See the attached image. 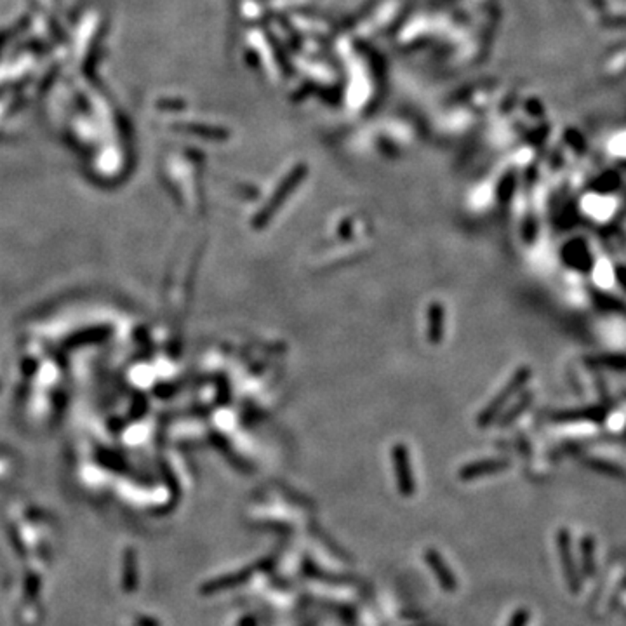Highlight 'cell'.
I'll use <instances>...</instances> for the list:
<instances>
[{"mask_svg": "<svg viewBox=\"0 0 626 626\" xmlns=\"http://www.w3.org/2000/svg\"><path fill=\"white\" fill-rule=\"evenodd\" d=\"M393 458V470H395V480L399 492L402 496H413L414 492V477L413 468H410L409 450L406 444H395L392 449Z\"/></svg>", "mask_w": 626, "mask_h": 626, "instance_id": "6da1fadb", "label": "cell"}, {"mask_svg": "<svg viewBox=\"0 0 626 626\" xmlns=\"http://www.w3.org/2000/svg\"><path fill=\"white\" fill-rule=\"evenodd\" d=\"M300 178H301L300 172H294V174H291V176L287 178V180L284 181L282 185H280V188H278V190L275 191L273 197H271L270 200H268V204L264 205L263 209H261V213L256 216V220H254V228H264V227H267L268 221H270L271 218L275 216V213H277L278 209H280V205H282L284 202H286V198L289 197L291 191H293L294 188H296V185H298V181H300Z\"/></svg>", "mask_w": 626, "mask_h": 626, "instance_id": "7a4b0ae2", "label": "cell"}, {"mask_svg": "<svg viewBox=\"0 0 626 626\" xmlns=\"http://www.w3.org/2000/svg\"><path fill=\"white\" fill-rule=\"evenodd\" d=\"M525 377H528V371H520V373H517L515 376L512 377V381H510L508 385H506V388L503 390V392L499 393L498 397H494V399H492V402L489 404V406H487L486 409L482 410V413H480V416H479V425L480 426L489 425V423H491L492 419H494V417L498 416L499 410H501V407L506 404V400H508L510 397L513 395V392H515V390L519 388V386L522 385V383H524Z\"/></svg>", "mask_w": 626, "mask_h": 626, "instance_id": "3957f363", "label": "cell"}, {"mask_svg": "<svg viewBox=\"0 0 626 626\" xmlns=\"http://www.w3.org/2000/svg\"><path fill=\"white\" fill-rule=\"evenodd\" d=\"M258 567H260V565H254V567H246L238 572H233V574L221 576V578L213 579V581L204 583V585L200 586V594L213 595V594H220V592H225V590L235 588V586H240L242 583L247 581V579L254 574V571H256Z\"/></svg>", "mask_w": 626, "mask_h": 626, "instance_id": "277c9868", "label": "cell"}, {"mask_svg": "<svg viewBox=\"0 0 626 626\" xmlns=\"http://www.w3.org/2000/svg\"><path fill=\"white\" fill-rule=\"evenodd\" d=\"M425 561H426V564L432 567L433 574H435V578L439 579L440 586H442L446 592H455L456 578H455V574L450 572L449 565L444 562L442 555H440L439 552H435V550H426Z\"/></svg>", "mask_w": 626, "mask_h": 626, "instance_id": "5b68a950", "label": "cell"}, {"mask_svg": "<svg viewBox=\"0 0 626 626\" xmlns=\"http://www.w3.org/2000/svg\"><path fill=\"white\" fill-rule=\"evenodd\" d=\"M444 324H446V311L439 301H433L426 313V337L430 343L439 344L444 337Z\"/></svg>", "mask_w": 626, "mask_h": 626, "instance_id": "8992f818", "label": "cell"}, {"mask_svg": "<svg viewBox=\"0 0 626 626\" xmlns=\"http://www.w3.org/2000/svg\"><path fill=\"white\" fill-rule=\"evenodd\" d=\"M506 466H508V463L501 461V459H482V461L470 463V465L463 466V468L459 470L458 477L461 480H475L480 479V477L499 472V470L506 468Z\"/></svg>", "mask_w": 626, "mask_h": 626, "instance_id": "52a82bcc", "label": "cell"}, {"mask_svg": "<svg viewBox=\"0 0 626 626\" xmlns=\"http://www.w3.org/2000/svg\"><path fill=\"white\" fill-rule=\"evenodd\" d=\"M559 546H561V553H562V567H564V574L565 579L569 583V588L578 594L579 592V576L578 571H576L574 561H572V552H571V545H569V536L567 532L562 531L561 538H559Z\"/></svg>", "mask_w": 626, "mask_h": 626, "instance_id": "ba28073f", "label": "cell"}, {"mask_svg": "<svg viewBox=\"0 0 626 626\" xmlns=\"http://www.w3.org/2000/svg\"><path fill=\"white\" fill-rule=\"evenodd\" d=\"M138 588V556L132 548L124 552L122 559V590L125 594H134Z\"/></svg>", "mask_w": 626, "mask_h": 626, "instance_id": "9c48e42d", "label": "cell"}, {"mask_svg": "<svg viewBox=\"0 0 626 626\" xmlns=\"http://www.w3.org/2000/svg\"><path fill=\"white\" fill-rule=\"evenodd\" d=\"M39 588H41V579L37 578L35 574H26L25 578V595L28 598L35 597L39 594Z\"/></svg>", "mask_w": 626, "mask_h": 626, "instance_id": "30bf717a", "label": "cell"}, {"mask_svg": "<svg viewBox=\"0 0 626 626\" xmlns=\"http://www.w3.org/2000/svg\"><path fill=\"white\" fill-rule=\"evenodd\" d=\"M583 562H585V571L586 574H594V559H592V543L590 539H583Z\"/></svg>", "mask_w": 626, "mask_h": 626, "instance_id": "8fae6325", "label": "cell"}, {"mask_svg": "<svg viewBox=\"0 0 626 626\" xmlns=\"http://www.w3.org/2000/svg\"><path fill=\"white\" fill-rule=\"evenodd\" d=\"M134 626H160V623L150 616H136Z\"/></svg>", "mask_w": 626, "mask_h": 626, "instance_id": "7c38bea8", "label": "cell"}, {"mask_svg": "<svg viewBox=\"0 0 626 626\" xmlns=\"http://www.w3.org/2000/svg\"><path fill=\"white\" fill-rule=\"evenodd\" d=\"M528 619H529L528 612L519 611L515 616H513V619H512V623H510V626H525Z\"/></svg>", "mask_w": 626, "mask_h": 626, "instance_id": "4fadbf2b", "label": "cell"}]
</instances>
